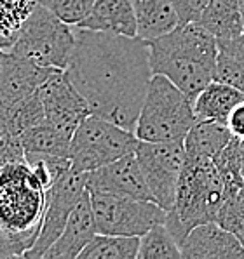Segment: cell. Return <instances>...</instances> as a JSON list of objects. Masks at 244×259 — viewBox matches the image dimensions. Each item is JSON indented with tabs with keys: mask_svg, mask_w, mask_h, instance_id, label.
<instances>
[{
	"mask_svg": "<svg viewBox=\"0 0 244 259\" xmlns=\"http://www.w3.org/2000/svg\"><path fill=\"white\" fill-rule=\"evenodd\" d=\"M65 71L91 113L134 133L154 75L149 42L77 26V42Z\"/></svg>",
	"mask_w": 244,
	"mask_h": 259,
	"instance_id": "6da1fadb",
	"label": "cell"
},
{
	"mask_svg": "<svg viewBox=\"0 0 244 259\" xmlns=\"http://www.w3.org/2000/svg\"><path fill=\"white\" fill-rule=\"evenodd\" d=\"M47 190L25 160L0 164V257H25L41 233Z\"/></svg>",
	"mask_w": 244,
	"mask_h": 259,
	"instance_id": "7a4b0ae2",
	"label": "cell"
},
{
	"mask_svg": "<svg viewBox=\"0 0 244 259\" xmlns=\"http://www.w3.org/2000/svg\"><path fill=\"white\" fill-rule=\"evenodd\" d=\"M152 73L164 75L195 99L215 80L218 40L199 23H180L169 33L149 42Z\"/></svg>",
	"mask_w": 244,
	"mask_h": 259,
	"instance_id": "3957f363",
	"label": "cell"
},
{
	"mask_svg": "<svg viewBox=\"0 0 244 259\" xmlns=\"http://www.w3.org/2000/svg\"><path fill=\"white\" fill-rule=\"evenodd\" d=\"M225 198V185L217 164L206 157H187L173 207L166 216V226L178 245H182L192 228L217 221Z\"/></svg>",
	"mask_w": 244,
	"mask_h": 259,
	"instance_id": "277c9868",
	"label": "cell"
},
{
	"mask_svg": "<svg viewBox=\"0 0 244 259\" xmlns=\"http://www.w3.org/2000/svg\"><path fill=\"white\" fill-rule=\"evenodd\" d=\"M197 122L194 99L164 75L154 73L143 106L136 120L134 134L140 141H183Z\"/></svg>",
	"mask_w": 244,
	"mask_h": 259,
	"instance_id": "5b68a950",
	"label": "cell"
},
{
	"mask_svg": "<svg viewBox=\"0 0 244 259\" xmlns=\"http://www.w3.org/2000/svg\"><path fill=\"white\" fill-rule=\"evenodd\" d=\"M75 42L77 26L65 23L44 4H37L19 28L14 46L9 51L42 66L66 70Z\"/></svg>",
	"mask_w": 244,
	"mask_h": 259,
	"instance_id": "8992f818",
	"label": "cell"
},
{
	"mask_svg": "<svg viewBox=\"0 0 244 259\" xmlns=\"http://www.w3.org/2000/svg\"><path fill=\"white\" fill-rule=\"evenodd\" d=\"M140 139L133 131L91 113L75 129L70 141V162L79 172H91L133 153Z\"/></svg>",
	"mask_w": 244,
	"mask_h": 259,
	"instance_id": "52a82bcc",
	"label": "cell"
},
{
	"mask_svg": "<svg viewBox=\"0 0 244 259\" xmlns=\"http://www.w3.org/2000/svg\"><path fill=\"white\" fill-rule=\"evenodd\" d=\"M87 190L98 233L142 237L155 225L166 223L167 210L154 200H140L110 191Z\"/></svg>",
	"mask_w": 244,
	"mask_h": 259,
	"instance_id": "ba28073f",
	"label": "cell"
},
{
	"mask_svg": "<svg viewBox=\"0 0 244 259\" xmlns=\"http://www.w3.org/2000/svg\"><path fill=\"white\" fill-rule=\"evenodd\" d=\"M134 153L154 200L169 210L177 195L180 174L187 160L183 141H140Z\"/></svg>",
	"mask_w": 244,
	"mask_h": 259,
	"instance_id": "9c48e42d",
	"label": "cell"
},
{
	"mask_svg": "<svg viewBox=\"0 0 244 259\" xmlns=\"http://www.w3.org/2000/svg\"><path fill=\"white\" fill-rule=\"evenodd\" d=\"M87 191V172H79L74 167L61 174L53 186L47 190V205L44 212V223L35 244L25 252L26 259H44L63 233L72 210Z\"/></svg>",
	"mask_w": 244,
	"mask_h": 259,
	"instance_id": "30bf717a",
	"label": "cell"
},
{
	"mask_svg": "<svg viewBox=\"0 0 244 259\" xmlns=\"http://www.w3.org/2000/svg\"><path fill=\"white\" fill-rule=\"evenodd\" d=\"M46 120L58 127L66 136H74L81 122L91 115L86 98L72 83L65 70H58L39 89Z\"/></svg>",
	"mask_w": 244,
	"mask_h": 259,
	"instance_id": "8fae6325",
	"label": "cell"
},
{
	"mask_svg": "<svg viewBox=\"0 0 244 259\" xmlns=\"http://www.w3.org/2000/svg\"><path fill=\"white\" fill-rule=\"evenodd\" d=\"M54 71L58 68L42 66L11 51L4 53L0 63V108L13 106L37 94Z\"/></svg>",
	"mask_w": 244,
	"mask_h": 259,
	"instance_id": "7c38bea8",
	"label": "cell"
},
{
	"mask_svg": "<svg viewBox=\"0 0 244 259\" xmlns=\"http://www.w3.org/2000/svg\"><path fill=\"white\" fill-rule=\"evenodd\" d=\"M87 188L133 197L140 200H154L136 153H127L112 164L87 172ZM155 202V200H154Z\"/></svg>",
	"mask_w": 244,
	"mask_h": 259,
	"instance_id": "4fadbf2b",
	"label": "cell"
},
{
	"mask_svg": "<svg viewBox=\"0 0 244 259\" xmlns=\"http://www.w3.org/2000/svg\"><path fill=\"white\" fill-rule=\"evenodd\" d=\"M183 259H242L244 245L217 221L192 228L180 245Z\"/></svg>",
	"mask_w": 244,
	"mask_h": 259,
	"instance_id": "5bb4252c",
	"label": "cell"
},
{
	"mask_svg": "<svg viewBox=\"0 0 244 259\" xmlns=\"http://www.w3.org/2000/svg\"><path fill=\"white\" fill-rule=\"evenodd\" d=\"M96 233H98V226H96L89 190H87L84 197L79 200V204L75 205V209L72 210L63 233L49 247V250L44 254V259L79 257L82 250L86 249V245L96 237Z\"/></svg>",
	"mask_w": 244,
	"mask_h": 259,
	"instance_id": "9a60e30c",
	"label": "cell"
},
{
	"mask_svg": "<svg viewBox=\"0 0 244 259\" xmlns=\"http://www.w3.org/2000/svg\"><path fill=\"white\" fill-rule=\"evenodd\" d=\"M79 28L124 37H138L136 14L131 0H96L91 13Z\"/></svg>",
	"mask_w": 244,
	"mask_h": 259,
	"instance_id": "2e32d148",
	"label": "cell"
},
{
	"mask_svg": "<svg viewBox=\"0 0 244 259\" xmlns=\"http://www.w3.org/2000/svg\"><path fill=\"white\" fill-rule=\"evenodd\" d=\"M136 14L138 37L155 40L180 25V18L171 0H131Z\"/></svg>",
	"mask_w": 244,
	"mask_h": 259,
	"instance_id": "e0dca14e",
	"label": "cell"
},
{
	"mask_svg": "<svg viewBox=\"0 0 244 259\" xmlns=\"http://www.w3.org/2000/svg\"><path fill=\"white\" fill-rule=\"evenodd\" d=\"M244 101V93L223 82L213 80L194 99V111L197 120H215L227 123L232 110Z\"/></svg>",
	"mask_w": 244,
	"mask_h": 259,
	"instance_id": "ac0fdd59",
	"label": "cell"
},
{
	"mask_svg": "<svg viewBox=\"0 0 244 259\" xmlns=\"http://www.w3.org/2000/svg\"><path fill=\"white\" fill-rule=\"evenodd\" d=\"M229 125L215 120H197L183 139L187 157H215L232 141Z\"/></svg>",
	"mask_w": 244,
	"mask_h": 259,
	"instance_id": "d6986e66",
	"label": "cell"
},
{
	"mask_svg": "<svg viewBox=\"0 0 244 259\" xmlns=\"http://www.w3.org/2000/svg\"><path fill=\"white\" fill-rule=\"evenodd\" d=\"M217 40H229L244 31V19L239 0H210L199 19Z\"/></svg>",
	"mask_w": 244,
	"mask_h": 259,
	"instance_id": "ffe728a7",
	"label": "cell"
},
{
	"mask_svg": "<svg viewBox=\"0 0 244 259\" xmlns=\"http://www.w3.org/2000/svg\"><path fill=\"white\" fill-rule=\"evenodd\" d=\"M70 136H66L63 131H59L47 120L30 127L21 134L25 153H42L70 158Z\"/></svg>",
	"mask_w": 244,
	"mask_h": 259,
	"instance_id": "44dd1931",
	"label": "cell"
},
{
	"mask_svg": "<svg viewBox=\"0 0 244 259\" xmlns=\"http://www.w3.org/2000/svg\"><path fill=\"white\" fill-rule=\"evenodd\" d=\"M140 237L96 233L79 259H134L138 257Z\"/></svg>",
	"mask_w": 244,
	"mask_h": 259,
	"instance_id": "7402d4cb",
	"label": "cell"
},
{
	"mask_svg": "<svg viewBox=\"0 0 244 259\" xmlns=\"http://www.w3.org/2000/svg\"><path fill=\"white\" fill-rule=\"evenodd\" d=\"M37 0H0V49L14 46L19 28L37 6Z\"/></svg>",
	"mask_w": 244,
	"mask_h": 259,
	"instance_id": "603a6c76",
	"label": "cell"
},
{
	"mask_svg": "<svg viewBox=\"0 0 244 259\" xmlns=\"http://www.w3.org/2000/svg\"><path fill=\"white\" fill-rule=\"evenodd\" d=\"M140 259H178L182 257L177 238L169 232L166 223L155 225L145 235L140 237Z\"/></svg>",
	"mask_w": 244,
	"mask_h": 259,
	"instance_id": "cb8c5ba5",
	"label": "cell"
},
{
	"mask_svg": "<svg viewBox=\"0 0 244 259\" xmlns=\"http://www.w3.org/2000/svg\"><path fill=\"white\" fill-rule=\"evenodd\" d=\"M25 162L46 190H49L56 183V179L72 167L70 158L42 153H25Z\"/></svg>",
	"mask_w": 244,
	"mask_h": 259,
	"instance_id": "d4e9b609",
	"label": "cell"
},
{
	"mask_svg": "<svg viewBox=\"0 0 244 259\" xmlns=\"http://www.w3.org/2000/svg\"><path fill=\"white\" fill-rule=\"evenodd\" d=\"M215 80L232 85L244 93V61L235 58L234 54L220 49L215 68Z\"/></svg>",
	"mask_w": 244,
	"mask_h": 259,
	"instance_id": "484cf974",
	"label": "cell"
},
{
	"mask_svg": "<svg viewBox=\"0 0 244 259\" xmlns=\"http://www.w3.org/2000/svg\"><path fill=\"white\" fill-rule=\"evenodd\" d=\"M42 4L68 25L79 26L91 13L96 0H42Z\"/></svg>",
	"mask_w": 244,
	"mask_h": 259,
	"instance_id": "4316f807",
	"label": "cell"
},
{
	"mask_svg": "<svg viewBox=\"0 0 244 259\" xmlns=\"http://www.w3.org/2000/svg\"><path fill=\"white\" fill-rule=\"evenodd\" d=\"M25 160L21 134L16 133L9 120L0 113V164Z\"/></svg>",
	"mask_w": 244,
	"mask_h": 259,
	"instance_id": "83f0119b",
	"label": "cell"
},
{
	"mask_svg": "<svg viewBox=\"0 0 244 259\" xmlns=\"http://www.w3.org/2000/svg\"><path fill=\"white\" fill-rule=\"evenodd\" d=\"M217 223L225 230H229L230 233H234L239 238V242L244 245V209L241 202H239L237 195L225 198L217 216Z\"/></svg>",
	"mask_w": 244,
	"mask_h": 259,
	"instance_id": "f1b7e54d",
	"label": "cell"
},
{
	"mask_svg": "<svg viewBox=\"0 0 244 259\" xmlns=\"http://www.w3.org/2000/svg\"><path fill=\"white\" fill-rule=\"evenodd\" d=\"M180 23H197L210 0H171Z\"/></svg>",
	"mask_w": 244,
	"mask_h": 259,
	"instance_id": "f546056e",
	"label": "cell"
},
{
	"mask_svg": "<svg viewBox=\"0 0 244 259\" xmlns=\"http://www.w3.org/2000/svg\"><path fill=\"white\" fill-rule=\"evenodd\" d=\"M227 125H229L230 133L234 134L235 138L244 139V101H241L232 110L229 120H227Z\"/></svg>",
	"mask_w": 244,
	"mask_h": 259,
	"instance_id": "4dcf8cb0",
	"label": "cell"
},
{
	"mask_svg": "<svg viewBox=\"0 0 244 259\" xmlns=\"http://www.w3.org/2000/svg\"><path fill=\"white\" fill-rule=\"evenodd\" d=\"M218 47L244 61V31L237 37L229 38V40H218Z\"/></svg>",
	"mask_w": 244,
	"mask_h": 259,
	"instance_id": "1f68e13d",
	"label": "cell"
},
{
	"mask_svg": "<svg viewBox=\"0 0 244 259\" xmlns=\"http://www.w3.org/2000/svg\"><path fill=\"white\" fill-rule=\"evenodd\" d=\"M241 170L244 176V139H241Z\"/></svg>",
	"mask_w": 244,
	"mask_h": 259,
	"instance_id": "d6a6232c",
	"label": "cell"
},
{
	"mask_svg": "<svg viewBox=\"0 0 244 259\" xmlns=\"http://www.w3.org/2000/svg\"><path fill=\"white\" fill-rule=\"evenodd\" d=\"M237 198H239V202H241V205H242V209H244V186L241 188V191L237 193Z\"/></svg>",
	"mask_w": 244,
	"mask_h": 259,
	"instance_id": "836d02e7",
	"label": "cell"
},
{
	"mask_svg": "<svg viewBox=\"0 0 244 259\" xmlns=\"http://www.w3.org/2000/svg\"><path fill=\"white\" fill-rule=\"evenodd\" d=\"M239 6H241V13H242V19H244V0H239Z\"/></svg>",
	"mask_w": 244,
	"mask_h": 259,
	"instance_id": "e575fe53",
	"label": "cell"
},
{
	"mask_svg": "<svg viewBox=\"0 0 244 259\" xmlns=\"http://www.w3.org/2000/svg\"><path fill=\"white\" fill-rule=\"evenodd\" d=\"M4 53H6V51H2V49H0V63H2V58H4Z\"/></svg>",
	"mask_w": 244,
	"mask_h": 259,
	"instance_id": "d590c367",
	"label": "cell"
}]
</instances>
